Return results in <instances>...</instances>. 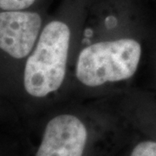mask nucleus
Returning <instances> with one entry per match:
<instances>
[{"mask_svg": "<svg viewBox=\"0 0 156 156\" xmlns=\"http://www.w3.org/2000/svg\"><path fill=\"white\" fill-rule=\"evenodd\" d=\"M69 42L70 30L65 23L52 21L44 28L24 68L23 84L29 95L45 97L61 87Z\"/></svg>", "mask_w": 156, "mask_h": 156, "instance_id": "obj_1", "label": "nucleus"}, {"mask_svg": "<svg viewBox=\"0 0 156 156\" xmlns=\"http://www.w3.org/2000/svg\"><path fill=\"white\" fill-rule=\"evenodd\" d=\"M141 46L134 38L95 43L79 54L76 76L87 87H98L132 77L139 67Z\"/></svg>", "mask_w": 156, "mask_h": 156, "instance_id": "obj_2", "label": "nucleus"}, {"mask_svg": "<svg viewBox=\"0 0 156 156\" xmlns=\"http://www.w3.org/2000/svg\"><path fill=\"white\" fill-rule=\"evenodd\" d=\"M88 133L73 115H59L48 122L36 156H83Z\"/></svg>", "mask_w": 156, "mask_h": 156, "instance_id": "obj_3", "label": "nucleus"}, {"mask_svg": "<svg viewBox=\"0 0 156 156\" xmlns=\"http://www.w3.org/2000/svg\"><path fill=\"white\" fill-rule=\"evenodd\" d=\"M41 25L42 18L36 12H0V49L17 59L27 56L37 43Z\"/></svg>", "mask_w": 156, "mask_h": 156, "instance_id": "obj_4", "label": "nucleus"}, {"mask_svg": "<svg viewBox=\"0 0 156 156\" xmlns=\"http://www.w3.org/2000/svg\"><path fill=\"white\" fill-rule=\"evenodd\" d=\"M130 156H156V141L145 140L135 146Z\"/></svg>", "mask_w": 156, "mask_h": 156, "instance_id": "obj_5", "label": "nucleus"}, {"mask_svg": "<svg viewBox=\"0 0 156 156\" xmlns=\"http://www.w3.org/2000/svg\"><path fill=\"white\" fill-rule=\"evenodd\" d=\"M36 0H0V8L5 11H22L32 5Z\"/></svg>", "mask_w": 156, "mask_h": 156, "instance_id": "obj_6", "label": "nucleus"}]
</instances>
